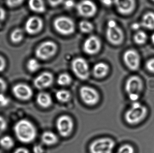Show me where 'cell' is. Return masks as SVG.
Returning <instances> with one entry per match:
<instances>
[{
    "label": "cell",
    "instance_id": "obj_20",
    "mask_svg": "<svg viewBox=\"0 0 154 153\" xmlns=\"http://www.w3.org/2000/svg\"><path fill=\"white\" fill-rule=\"evenodd\" d=\"M42 143L48 146L54 145L58 142V137L57 135L51 131H46L42 134L41 136Z\"/></svg>",
    "mask_w": 154,
    "mask_h": 153
},
{
    "label": "cell",
    "instance_id": "obj_23",
    "mask_svg": "<svg viewBox=\"0 0 154 153\" xmlns=\"http://www.w3.org/2000/svg\"><path fill=\"white\" fill-rule=\"evenodd\" d=\"M24 32L22 29L16 28L13 30L10 35V40L14 44H19L23 40Z\"/></svg>",
    "mask_w": 154,
    "mask_h": 153
},
{
    "label": "cell",
    "instance_id": "obj_2",
    "mask_svg": "<svg viewBox=\"0 0 154 153\" xmlns=\"http://www.w3.org/2000/svg\"><path fill=\"white\" fill-rule=\"evenodd\" d=\"M148 113V109L145 105L138 101L133 102L125 113V120L131 125H138L145 119Z\"/></svg>",
    "mask_w": 154,
    "mask_h": 153
},
{
    "label": "cell",
    "instance_id": "obj_12",
    "mask_svg": "<svg viewBox=\"0 0 154 153\" xmlns=\"http://www.w3.org/2000/svg\"><path fill=\"white\" fill-rule=\"evenodd\" d=\"M123 59L126 66L131 71H137L140 67V55L134 49H129L126 51L123 56Z\"/></svg>",
    "mask_w": 154,
    "mask_h": 153
},
{
    "label": "cell",
    "instance_id": "obj_17",
    "mask_svg": "<svg viewBox=\"0 0 154 153\" xmlns=\"http://www.w3.org/2000/svg\"><path fill=\"white\" fill-rule=\"evenodd\" d=\"M119 12L124 15L132 13L136 7L135 0H114Z\"/></svg>",
    "mask_w": 154,
    "mask_h": 153
},
{
    "label": "cell",
    "instance_id": "obj_8",
    "mask_svg": "<svg viewBox=\"0 0 154 153\" xmlns=\"http://www.w3.org/2000/svg\"><path fill=\"white\" fill-rule=\"evenodd\" d=\"M54 26L57 31L62 35H71L75 30V24L73 20L66 16L57 18L54 21Z\"/></svg>",
    "mask_w": 154,
    "mask_h": 153
},
{
    "label": "cell",
    "instance_id": "obj_9",
    "mask_svg": "<svg viewBox=\"0 0 154 153\" xmlns=\"http://www.w3.org/2000/svg\"><path fill=\"white\" fill-rule=\"evenodd\" d=\"M56 127L59 134L61 136L68 137L71 134L74 129V121L69 116L63 115L57 119Z\"/></svg>",
    "mask_w": 154,
    "mask_h": 153
},
{
    "label": "cell",
    "instance_id": "obj_1",
    "mask_svg": "<svg viewBox=\"0 0 154 153\" xmlns=\"http://www.w3.org/2000/svg\"><path fill=\"white\" fill-rule=\"evenodd\" d=\"M14 131L16 138L23 143H32L37 137V131L33 124L29 120L21 119L14 127Z\"/></svg>",
    "mask_w": 154,
    "mask_h": 153
},
{
    "label": "cell",
    "instance_id": "obj_13",
    "mask_svg": "<svg viewBox=\"0 0 154 153\" xmlns=\"http://www.w3.org/2000/svg\"><path fill=\"white\" fill-rule=\"evenodd\" d=\"M78 13L82 17H91L97 12V8L95 4L90 0H82L76 6Z\"/></svg>",
    "mask_w": 154,
    "mask_h": 153
},
{
    "label": "cell",
    "instance_id": "obj_28",
    "mask_svg": "<svg viewBox=\"0 0 154 153\" xmlns=\"http://www.w3.org/2000/svg\"><path fill=\"white\" fill-rule=\"evenodd\" d=\"M79 29L82 32L84 33H88L93 31L94 29L93 24L88 21L82 20L79 24Z\"/></svg>",
    "mask_w": 154,
    "mask_h": 153
},
{
    "label": "cell",
    "instance_id": "obj_7",
    "mask_svg": "<svg viewBox=\"0 0 154 153\" xmlns=\"http://www.w3.org/2000/svg\"><path fill=\"white\" fill-rule=\"evenodd\" d=\"M57 50V46L55 42L47 41L41 44L36 49L35 55L37 58L46 60L55 55Z\"/></svg>",
    "mask_w": 154,
    "mask_h": 153
},
{
    "label": "cell",
    "instance_id": "obj_18",
    "mask_svg": "<svg viewBox=\"0 0 154 153\" xmlns=\"http://www.w3.org/2000/svg\"><path fill=\"white\" fill-rule=\"evenodd\" d=\"M109 71V66L105 63L100 62L94 66L93 68V74L96 78L101 79L107 76Z\"/></svg>",
    "mask_w": 154,
    "mask_h": 153
},
{
    "label": "cell",
    "instance_id": "obj_39",
    "mask_svg": "<svg viewBox=\"0 0 154 153\" xmlns=\"http://www.w3.org/2000/svg\"><path fill=\"white\" fill-rule=\"evenodd\" d=\"M6 18V11L4 8L0 7V22L3 21Z\"/></svg>",
    "mask_w": 154,
    "mask_h": 153
},
{
    "label": "cell",
    "instance_id": "obj_30",
    "mask_svg": "<svg viewBox=\"0 0 154 153\" xmlns=\"http://www.w3.org/2000/svg\"><path fill=\"white\" fill-rule=\"evenodd\" d=\"M116 153H135L134 148L131 145H123L119 148Z\"/></svg>",
    "mask_w": 154,
    "mask_h": 153
},
{
    "label": "cell",
    "instance_id": "obj_38",
    "mask_svg": "<svg viewBox=\"0 0 154 153\" xmlns=\"http://www.w3.org/2000/svg\"><path fill=\"white\" fill-rule=\"evenodd\" d=\"M75 1L73 0H66L64 3L65 6L67 9H71L75 5Z\"/></svg>",
    "mask_w": 154,
    "mask_h": 153
},
{
    "label": "cell",
    "instance_id": "obj_35",
    "mask_svg": "<svg viewBox=\"0 0 154 153\" xmlns=\"http://www.w3.org/2000/svg\"><path fill=\"white\" fill-rule=\"evenodd\" d=\"M146 69L150 72L154 73V58L149 59L146 64Z\"/></svg>",
    "mask_w": 154,
    "mask_h": 153
},
{
    "label": "cell",
    "instance_id": "obj_40",
    "mask_svg": "<svg viewBox=\"0 0 154 153\" xmlns=\"http://www.w3.org/2000/svg\"><path fill=\"white\" fill-rule=\"evenodd\" d=\"M50 4L52 6H57L63 2V0H48Z\"/></svg>",
    "mask_w": 154,
    "mask_h": 153
},
{
    "label": "cell",
    "instance_id": "obj_42",
    "mask_svg": "<svg viewBox=\"0 0 154 153\" xmlns=\"http://www.w3.org/2000/svg\"><path fill=\"white\" fill-rule=\"evenodd\" d=\"M142 24L141 23H138V22H134L132 24V28L134 30H138L141 28Z\"/></svg>",
    "mask_w": 154,
    "mask_h": 153
},
{
    "label": "cell",
    "instance_id": "obj_31",
    "mask_svg": "<svg viewBox=\"0 0 154 153\" xmlns=\"http://www.w3.org/2000/svg\"><path fill=\"white\" fill-rule=\"evenodd\" d=\"M24 0H6V5L11 8H15L22 4Z\"/></svg>",
    "mask_w": 154,
    "mask_h": 153
},
{
    "label": "cell",
    "instance_id": "obj_32",
    "mask_svg": "<svg viewBox=\"0 0 154 153\" xmlns=\"http://www.w3.org/2000/svg\"><path fill=\"white\" fill-rule=\"evenodd\" d=\"M7 128V123L4 118L0 116V136L2 134Z\"/></svg>",
    "mask_w": 154,
    "mask_h": 153
},
{
    "label": "cell",
    "instance_id": "obj_6",
    "mask_svg": "<svg viewBox=\"0 0 154 153\" xmlns=\"http://www.w3.org/2000/svg\"><path fill=\"white\" fill-rule=\"evenodd\" d=\"M71 67L75 75L80 80L85 81L90 76L88 64L85 59L82 57L75 58L72 62Z\"/></svg>",
    "mask_w": 154,
    "mask_h": 153
},
{
    "label": "cell",
    "instance_id": "obj_19",
    "mask_svg": "<svg viewBox=\"0 0 154 153\" xmlns=\"http://www.w3.org/2000/svg\"><path fill=\"white\" fill-rule=\"evenodd\" d=\"M37 104L43 108H48L52 105V100L49 94L46 92H41L36 98Z\"/></svg>",
    "mask_w": 154,
    "mask_h": 153
},
{
    "label": "cell",
    "instance_id": "obj_10",
    "mask_svg": "<svg viewBox=\"0 0 154 153\" xmlns=\"http://www.w3.org/2000/svg\"><path fill=\"white\" fill-rule=\"evenodd\" d=\"M79 93L82 100L88 106H94L99 101L100 97L98 92L92 87L82 86L80 89Z\"/></svg>",
    "mask_w": 154,
    "mask_h": 153
},
{
    "label": "cell",
    "instance_id": "obj_41",
    "mask_svg": "<svg viewBox=\"0 0 154 153\" xmlns=\"http://www.w3.org/2000/svg\"><path fill=\"white\" fill-rule=\"evenodd\" d=\"M14 153H29V150L24 147H20L15 150Z\"/></svg>",
    "mask_w": 154,
    "mask_h": 153
},
{
    "label": "cell",
    "instance_id": "obj_44",
    "mask_svg": "<svg viewBox=\"0 0 154 153\" xmlns=\"http://www.w3.org/2000/svg\"><path fill=\"white\" fill-rule=\"evenodd\" d=\"M152 41L153 43L154 44V33L152 34Z\"/></svg>",
    "mask_w": 154,
    "mask_h": 153
},
{
    "label": "cell",
    "instance_id": "obj_16",
    "mask_svg": "<svg viewBox=\"0 0 154 153\" xmlns=\"http://www.w3.org/2000/svg\"><path fill=\"white\" fill-rule=\"evenodd\" d=\"M101 43L98 37L91 36L87 39L83 44V50L88 54L93 55L99 52Z\"/></svg>",
    "mask_w": 154,
    "mask_h": 153
},
{
    "label": "cell",
    "instance_id": "obj_4",
    "mask_svg": "<svg viewBox=\"0 0 154 153\" xmlns=\"http://www.w3.org/2000/svg\"><path fill=\"white\" fill-rule=\"evenodd\" d=\"M115 145V142L111 138H100L91 143L89 151L91 153H112Z\"/></svg>",
    "mask_w": 154,
    "mask_h": 153
},
{
    "label": "cell",
    "instance_id": "obj_34",
    "mask_svg": "<svg viewBox=\"0 0 154 153\" xmlns=\"http://www.w3.org/2000/svg\"><path fill=\"white\" fill-rule=\"evenodd\" d=\"M7 89L6 81L3 78L0 77V95L5 94Z\"/></svg>",
    "mask_w": 154,
    "mask_h": 153
},
{
    "label": "cell",
    "instance_id": "obj_5",
    "mask_svg": "<svg viewBox=\"0 0 154 153\" xmlns=\"http://www.w3.org/2000/svg\"><path fill=\"white\" fill-rule=\"evenodd\" d=\"M106 36L108 40L116 46L121 44L124 39L123 31L117 26L114 20H110L108 22Z\"/></svg>",
    "mask_w": 154,
    "mask_h": 153
},
{
    "label": "cell",
    "instance_id": "obj_14",
    "mask_svg": "<svg viewBox=\"0 0 154 153\" xmlns=\"http://www.w3.org/2000/svg\"><path fill=\"white\" fill-rule=\"evenodd\" d=\"M54 77L49 72H46L39 75L33 81V84L38 90H42L50 87L53 84Z\"/></svg>",
    "mask_w": 154,
    "mask_h": 153
},
{
    "label": "cell",
    "instance_id": "obj_22",
    "mask_svg": "<svg viewBox=\"0 0 154 153\" xmlns=\"http://www.w3.org/2000/svg\"><path fill=\"white\" fill-rule=\"evenodd\" d=\"M142 26L148 29H154V13L148 12L144 15L141 22Z\"/></svg>",
    "mask_w": 154,
    "mask_h": 153
},
{
    "label": "cell",
    "instance_id": "obj_15",
    "mask_svg": "<svg viewBox=\"0 0 154 153\" xmlns=\"http://www.w3.org/2000/svg\"><path fill=\"white\" fill-rule=\"evenodd\" d=\"M43 26V21L40 17L32 16L25 22V30L29 35H35L42 30Z\"/></svg>",
    "mask_w": 154,
    "mask_h": 153
},
{
    "label": "cell",
    "instance_id": "obj_43",
    "mask_svg": "<svg viewBox=\"0 0 154 153\" xmlns=\"http://www.w3.org/2000/svg\"><path fill=\"white\" fill-rule=\"evenodd\" d=\"M102 1L104 4L107 6H109V5H111L113 3L112 0H102Z\"/></svg>",
    "mask_w": 154,
    "mask_h": 153
},
{
    "label": "cell",
    "instance_id": "obj_29",
    "mask_svg": "<svg viewBox=\"0 0 154 153\" xmlns=\"http://www.w3.org/2000/svg\"><path fill=\"white\" fill-rule=\"evenodd\" d=\"M147 39V36L143 31H137L134 36V40L136 44L138 45H143L146 42Z\"/></svg>",
    "mask_w": 154,
    "mask_h": 153
},
{
    "label": "cell",
    "instance_id": "obj_37",
    "mask_svg": "<svg viewBox=\"0 0 154 153\" xmlns=\"http://www.w3.org/2000/svg\"><path fill=\"white\" fill-rule=\"evenodd\" d=\"M33 153H44V150L42 146L37 145L35 146L33 148Z\"/></svg>",
    "mask_w": 154,
    "mask_h": 153
},
{
    "label": "cell",
    "instance_id": "obj_27",
    "mask_svg": "<svg viewBox=\"0 0 154 153\" xmlns=\"http://www.w3.org/2000/svg\"><path fill=\"white\" fill-rule=\"evenodd\" d=\"M26 66L29 72L33 73L35 72L39 69L40 65L37 59L32 58L28 60Z\"/></svg>",
    "mask_w": 154,
    "mask_h": 153
},
{
    "label": "cell",
    "instance_id": "obj_26",
    "mask_svg": "<svg viewBox=\"0 0 154 153\" xmlns=\"http://www.w3.org/2000/svg\"><path fill=\"white\" fill-rule=\"evenodd\" d=\"M72 79L71 76L66 73L61 74L59 75L57 82L58 84L60 86H66L70 85L72 82Z\"/></svg>",
    "mask_w": 154,
    "mask_h": 153
},
{
    "label": "cell",
    "instance_id": "obj_24",
    "mask_svg": "<svg viewBox=\"0 0 154 153\" xmlns=\"http://www.w3.org/2000/svg\"><path fill=\"white\" fill-rule=\"evenodd\" d=\"M56 97L60 102L66 103L70 100L71 95L69 91L66 90H60L56 93Z\"/></svg>",
    "mask_w": 154,
    "mask_h": 153
},
{
    "label": "cell",
    "instance_id": "obj_45",
    "mask_svg": "<svg viewBox=\"0 0 154 153\" xmlns=\"http://www.w3.org/2000/svg\"><path fill=\"white\" fill-rule=\"evenodd\" d=\"M152 1H154V0H152Z\"/></svg>",
    "mask_w": 154,
    "mask_h": 153
},
{
    "label": "cell",
    "instance_id": "obj_33",
    "mask_svg": "<svg viewBox=\"0 0 154 153\" xmlns=\"http://www.w3.org/2000/svg\"><path fill=\"white\" fill-rule=\"evenodd\" d=\"M10 103V99L5 95V94L0 95V106L2 107H6Z\"/></svg>",
    "mask_w": 154,
    "mask_h": 153
},
{
    "label": "cell",
    "instance_id": "obj_11",
    "mask_svg": "<svg viewBox=\"0 0 154 153\" xmlns=\"http://www.w3.org/2000/svg\"><path fill=\"white\" fill-rule=\"evenodd\" d=\"M14 97L22 101H27L31 99L33 92L32 88L28 84L19 83L14 85L12 89Z\"/></svg>",
    "mask_w": 154,
    "mask_h": 153
},
{
    "label": "cell",
    "instance_id": "obj_21",
    "mask_svg": "<svg viewBox=\"0 0 154 153\" xmlns=\"http://www.w3.org/2000/svg\"><path fill=\"white\" fill-rule=\"evenodd\" d=\"M29 8L32 11L42 13L46 10L45 3L43 0H29Z\"/></svg>",
    "mask_w": 154,
    "mask_h": 153
},
{
    "label": "cell",
    "instance_id": "obj_3",
    "mask_svg": "<svg viewBox=\"0 0 154 153\" xmlns=\"http://www.w3.org/2000/svg\"><path fill=\"white\" fill-rule=\"evenodd\" d=\"M143 82L137 75L129 77L126 82L125 90L129 99L133 102L137 101L143 90Z\"/></svg>",
    "mask_w": 154,
    "mask_h": 153
},
{
    "label": "cell",
    "instance_id": "obj_36",
    "mask_svg": "<svg viewBox=\"0 0 154 153\" xmlns=\"http://www.w3.org/2000/svg\"><path fill=\"white\" fill-rule=\"evenodd\" d=\"M6 66V62L5 58L0 55V72H3Z\"/></svg>",
    "mask_w": 154,
    "mask_h": 153
},
{
    "label": "cell",
    "instance_id": "obj_25",
    "mask_svg": "<svg viewBox=\"0 0 154 153\" xmlns=\"http://www.w3.org/2000/svg\"><path fill=\"white\" fill-rule=\"evenodd\" d=\"M14 145V141L10 136H4L0 139V146L5 150L11 149Z\"/></svg>",
    "mask_w": 154,
    "mask_h": 153
}]
</instances>
